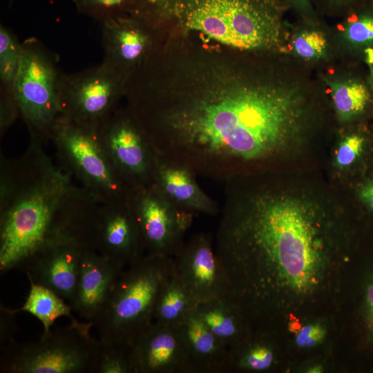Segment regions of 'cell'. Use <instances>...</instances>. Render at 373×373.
<instances>
[{
	"label": "cell",
	"mask_w": 373,
	"mask_h": 373,
	"mask_svg": "<svg viewBox=\"0 0 373 373\" xmlns=\"http://www.w3.org/2000/svg\"><path fill=\"white\" fill-rule=\"evenodd\" d=\"M231 51L198 46L170 62L160 52L126 95L157 155L224 182L267 171L298 140L304 115L283 73Z\"/></svg>",
	"instance_id": "cell-1"
},
{
	"label": "cell",
	"mask_w": 373,
	"mask_h": 373,
	"mask_svg": "<svg viewBox=\"0 0 373 373\" xmlns=\"http://www.w3.org/2000/svg\"><path fill=\"white\" fill-rule=\"evenodd\" d=\"M30 139L16 160L1 156L0 271H25L46 247L69 238L90 249L99 202Z\"/></svg>",
	"instance_id": "cell-2"
},
{
	"label": "cell",
	"mask_w": 373,
	"mask_h": 373,
	"mask_svg": "<svg viewBox=\"0 0 373 373\" xmlns=\"http://www.w3.org/2000/svg\"><path fill=\"white\" fill-rule=\"evenodd\" d=\"M286 0H138L133 15L158 32L171 22L184 34L242 51L274 50L283 41Z\"/></svg>",
	"instance_id": "cell-3"
},
{
	"label": "cell",
	"mask_w": 373,
	"mask_h": 373,
	"mask_svg": "<svg viewBox=\"0 0 373 373\" xmlns=\"http://www.w3.org/2000/svg\"><path fill=\"white\" fill-rule=\"evenodd\" d=\"M173 272L169 256L144 254L127 265L93 322L100 343L128 353L153 323L157 299Z\"/></svg>",
	"instance_id": "cell-4"
},
{
	"label": "cell",
	"mask_w": 373,
	"mask_h": 373,
	"mask_svg": "<svg viewBox=\"0 0 373 373\" xmlns=\"http://www.w3.org/2000/svg\"><path fill=\"white\" fill-rule=\"evenodd\" d=\"M91 322L50 329L35 342L15 339L1 347V373H95L101 343Z\"/></svg>",
	"instance_id": "cell-5"
},
{
	"label": "cell",
	"mask_w": 373,
	"mask_h": 373,
	"mask_svg": "<svg viewBox=\"0 0 373 373\" xmlns=\"http://www.w3.org/2000/svg\"><path fill=\"white\" fill-rule=\"evenodd\" d=\"M60 168L99 202L128 200L133 190L122 179L96 129L59 116L51 133Z\"/></svg>",
	"instance_id": "cell-6"
},
{
	"label": "cell",
	"mask_w": 373,
	"mask_h": 373,
	"mask_svg": "<svg viewBox=\"0 0 373 373\" xmlns=\"http://www.w3.org/2000/svg\"><path fill=\"white\" fill-rule=\"evenodd\" d=\"M59 57L39 40L21 43V55L13 93L30 138L45 144L61 116Z\"/></svg>",
	"instance_id": "cell-7"
},
{
	"label": "cell",
	"mask_w": 373,
	"mask_h": 373,
	"mask_svg": "<svg viewBox=\"0 0 373 373\" xmlns=\"http://www.w3.org/2000/svg\"><path fill=\"white\" fill-rule=\"evenodd\" d=\"M125 84L103 63L72 74L61 73V115L97 129L119 107L125 97Z\"/></svg>",
	"instance_id": "cell-8"
},
{
	"label": "cell",
	"mask_w": 373,
	"mask_h": 373,
	"mask_svg": "<svg viewBox=\"0 0 373 373\" xmlns=\"http://www.w3.org/2000/svg\"><path fill=\"white\" fill-rule=\"evenodd\" d=\"M96 131L118 173L132 189L153 184L156 152L127 106L118 107Z\"/></svg>",
	"instance_id": "cell-9"
},
{
	"label": "cell",
	"mask_w": 373,
	"mask_h": 373,
	"mask_svg": "<svg viewBox=\"0 0 373 373\" xmlns=\"http://www.w3.org/2000/svg\"><path fill=\"white\" fill-rule=\"evenodd\" d=\"M128 200L145 254L173 257L184 242L194 214L172 204L153 184L133 189Z\"/></svg>",
	"instance_id": "cell-10"
},
{
	"label": "cell",
	"mask_w": 373,
	"mask_h": 373,
	"mask_svg": "<svg viewBox=\"0 0 373 373\" xmlns=\"http://www.w3.org/2000/svg\"><path fill=\"white\" fill-rule=\"evenodd\" d=\"M173 271L198 305L225 296L228 281L210 234L193 235L173 257Z\"/></svg>",
	"instance_id": "cell-11"
},
{
	"label": "cell",
	"mask_w": 373,
	"mask_h": 373,
	"mask_svg": "<svg viewBox=\"0 0 373 373\" xmlns=\"http://www.w3.org/2000/svg\"><path fill=\"white\" fill-rule=\"evenodd\" d=\"M102 23V63L125 82L156 52L153 37L158 32L133 15L108 18Z\"/></svg>",
	"instance_id": "cell-12"
},
{
	"label": "cell",
	"mask_w": 373,
	"mask_h": 373,
	"mask_svg": "<svg viewBox=\"0 0 373 373\" xmlns=\"http://www.w3.org/2000/svg\"><path fill=\"white\" fill-rule=\"evenodd\" d=\"M92 249L126 267L144 254L139 227L128 200L100 202L93 224Z\"/></svg>",
	"instance_id": "cell-13"
},
{
	"label": "cell",
	"mask_w": 373,
	"mask_h": 373,
	"mask_svg": "<svg viewBox=\"0 0 373 373\" xmlns=\"http://www.w3.org/2000/svg\"><path fill=\"white\" fill-rule=\"evenodd\" d=\"M128 357L131 373H191L178 328L154 321L135 340Z\"/></svg>",
	"instance_id": "cell-14"
},
{
	"label": "cell",
	"mask_w": 373,
	"mask_h": 373,
	"mask_svg": "<svg viewBox=\"0 0 373 373\" xmlns=\"http://www.w3.org/2000/svg\"><path fill=\"white\" fill-rule=\"evenodd\" d=\"M84 242L69 238L52 243L36 254L27 265V277L52 290L73 306Z\"/></svg>",
	"instance_id": "cell-15"
},
{
	"label": "cell",
	"mask_w": 373,
	"mask_h": 373,
	"mask_svg": "<svg viewBox=\"0 0 373 373\" xmlns=\"http://www.w3.org/2000/svg\"><path fill=\"white\" fill-rule=\"evenodd\" d=\"M126 267L91 249L82 252L73 309L93 323Z\"/></svg>",
	"instance_id": "cell-16"
},
{
	"label": "cell",
	"mask_w": 373,
	"mask_h": 373,
	"mask_svg": "<svg viewBox=\"0 0 373 373\" xmlns=\"http://www.w3.org/2000/svg\"><path fill=\"white\" fill-rule=\"evenodd\" d=\"M195 175L187 166L156 153L153 184L160 193L180 209L193 214H217L216 202L201 189Z\"/></svg>",
	"instance_id": "cell-17"
},
{
	"label": "cell",
	"mask_w": 373,
	"mask_h": 373,
	"mask_svg": "<svg viewBox=\"0 0 373 373\" xmlns=\"http://www.w3.org/2000/svg\"><path fill=\"white\" fill-rule=\"evenodd\" d=\"M178 328L186 352L191 373L227 372L229 349L204 323L195 308Z\"/></svg>",
	"instance_id": "cell-18"
},
{
	"label": "cell",
	"mask_w": 373,
	"mask_h": 373,
	"mask_svg": "<svg viewBox=\"0 0 373 373\" xmlns=\"http://www.w3.org/2000/svg\"><path fill=\"white\" fill-rule=\"evenodd\" d=\"M195 311L211 332L229 349L245 338V315L240 307L227 297L200 303Z\"/></svg>",
	"instance_id": "cell-19"
},
{
	"label": "cell",
	"mask_w": 373,
	"mask_h": 373,
	"mask_svg": "<svg viewBox=\"0 0 373 373\" xmlns=\"http://www.w3.org/2000/svg\"><path fill=\"white\" fill-rule=\"evenodd\" d=\"M27 278L30 283L28 295L21 307L10 309L12 312H26L36 317L43 325V334L50 332L55 321L61 316H66L73 323H82L74 316L73 307L65 300L49 288Z\"/></svg>",
	"instance_id": "cell-20"
},
{
	"label": "cell",
	"mask_w": 373,
	"mask_h": 373,
	"mask_svg": "<svg viewBox=\"0 0 373 373\" xmlns=\"http://www.w3.org/2000/svg\"><path fill=\"white\" fill-rule=\"evenodd\" d=\"M197 304L174 271L162 287L154 311V322L178 327Z\"/></svg>",
	"instance_id": "cell-21"
},
{
	"label": "cell",
	"mask_w": 373,
	"mask_h": 373,
	"mask_svg": "<svg viewBox=\"0 0 373 373\" xmlns=\"http://www.w3.org/2000/svg\"><path fill=\"white\" fill-rule=\"evenodd\" d=\"M337 115L347 122L361 114L370 100L366 86L356 81L329 82Z\"/></svg>",
	"instance_id": "cell-22"
},
{
	"label": "cell",
	"mask_w": 373,
	"mask_h": 373,
	"mask_svg": "<svg viewBox=\"0 0 373 373\" xmlns=\"http://www.w3.org/2000/svg\"><path fill=\"white\" fill-rule=\"evenodd\" d=\"M21 43L14 33L2 24L0 26V90L13 93L19 67Z\"/></svg>",
	"instance_id": "cell-23"
},
{
	"label": "cell",
	"mask_w": 373,
	"mask_h": 373,
	"mask_svg": "<svg viewBox=\"0 0 373 373\" xmlns=\"http://www.w3.org/2000/svg\"><path fill=\"white\" fill-rule=\"evenodd\" d=\"M79 12L103 21L119 15H130L138 0H73Z\"/></svg>",
	"instance_id": "cell-24"
},
{
	"label": "cell",
	"mask_w": 373,
	"mask_h": 373,
	"mask_svg": "<svg viewBox=\"0 0 373 373\" xmlns=\"http://www.w3.org/2000/svg\"><path fill=\"white\" fill-rule=\"evenodd\" d=\"M296 54L303 59H312L323 56L327 48V40L319 31H305L293 41Z\"/></svg>",
	"instance_id": "cell-25"
},
{
	"label": "cell",
	"mask_w": 373,
	"mask_h": 373,
	"mask_svg": "<svg viewBox=\"0 0 373 373\" xmlns=\"http://www.w3.org/2000/svg\"><path fill=\"white\" fill-rule=\"evenodd\" d=\"M95 373H131L128 353L101 343Z\"/></svg>",
	"instance_id": "cell-26"
},
{
	"label": "cell",
	"mask_w": 373,
	"mask_h": 373,
	"mask_svg": "<svg viewBox=\"0 0 373 373\" xmlns=\"http://www.w3.org/2000/svg\"><path fill=\"white\" fill-rule=\"evenodd\" d=\"M365 144V137L358 133L345 136L340 142L336 153V164L339 169L350 167L360 157Z\"/></svg>",
	"instance_id": "cell-27"
},
{
	"label": "cell",
	"mask_w": 373,
	"mask_h": 373,
	"mask_svg": "<svg viewBox=\"0 0 373 373\" xmlns=\"http://www.w3.org/2000/svg\"><path fill=\"white\" fill-rule=\"evenodd\" d=\"M354 21L346 26L345 36L354 44H370L373 41V11H361Z\"/></svg>",
	"instance_id": "cell-28"
},
{
	"label": "cell",
	"mask_w": 373,
	"mask_h": 373,
	"mask_svg": "<svg viewBox=\"0 0 373 373\" xmlns=\"http://www.w3.org/2000/svg\"><path fill=\"white\" fill-rule=\"evenodd\" d=\"M20 115L14 93L0 91V132L1 136Z\"/></svg>",
	"instance_id": "cell-29"
},
{
	"label": "cell",
	"mask_w": 373,
	"mask_h": 373,
	"mask_svg": "<svg viewBox=\"0 0 373 373\" xmlns=\"http://www.w3.org/2000/svg\"><path fill=\"white\" fill-rule=\"evenodd\" d=\"M324 336L325 330L320 325H308L300 329L296 341L300 347H311L319 343L324 338Z\"/></svg>",
	"instance_id": "cell-30"
},
{
	"label": "cell",
	"mask_w": 373,
	"mask_h": 373,
	"mask_svg": "<svg viewBox=\"0 0 373 373\" xmlns=\"http://www.w3.org/2000/svg\"><path fill=\"white\" fill-rule=\"evenodd\" d=\"M16 314L10 309L1 305V343L4 345L14 339L15 333L14 316Z\"/></svg>",
	"instance_id": "cell-31"
},
{
	"label": "cell",
	"mask_w": 373,
	"mask_h": 373,
	"mask_svg": "<svg viewBox=\"0 0 373 373\" xmlns=\"http://www.w3.org/2000/svg\"><path fill=\"white\" fill-rule=\"evenodd\" d=\"M312 3L313 0H311ZM361 0H314L323 9L329 12L347 11Z\"/></svg>",
	"instance_id": "cell-32"
},
{
	"label": "cell",
	"mask_w": 373,
	"mask_h": 373,
	"mask_svg": "<svg viewBox=\"0 0 373 373\" xmlns=\"http://www.w3.org/2000/svg\"><path fill=\"white\" fill-rule=\"evenodd\" d=\"M290 8L295 9L303 17L310 20L315 15L311 0H286Z\"/></svg>",
	"instance_id": "cell-33"
},
{
	"label": "cell",
	"mask_w": 373,
	"mask_h": 373,
	"mask_svg": "<svg viewBox=\"0 0 373 373\" xmlns=\"http://www.w3.org/2000/svg\"><path fill=\"white\" fill-rule=\"evenodd\" d=\"M358 195L362 202L373 210V178L360 186Z\"/></svg>",
	"instance_id": "cell-34"
},
{
	"label": "cell",
	"mask_w": 373,
	"mask_h": 373,
	"mask_svg": "<svg viewBox=\"0 0 373 373\" xmlns=\"http://www.w3.org/2000/svg\"><path fill=\"white\" fill-rule=\"evenodd\" d=\"M366 307L369 325L373 332V278L367 289Z\"/></svg>",
	"instance_id": "cell-35"
},
{
	"label": "cell",
	"mask_w": 373,
	"mask_h": 373,
	"mask_svg": "<svg viewBox=\"0 0 373 373\" xmlns=\"http://www.w3.org/2000/svg\"><path fill=\"white\" fill-rule=\"evenodd\" d=\"M321 370H322V369H321V367H319V366H315V367L311 368V369L309 370V372H314V373H316V372H321Z\"/></svg>",
	"instance_id": "cell-36"
},
{
	"label": "cell",
	"mask_w": 373,
	"mask_h": 373,
	"mask_svg": "<svg viewBox=\"0 0 373 373\" xmlns=\"http://www.w3.org/2000/svg\"><path fill=\"white\" fill-rule=\"evenodd\" d=\"M372 79H373V68H372Z\"/></svg>",
	"instance_id": "cell-37"
},
{
	"label": "cell",
	"mask_w": 373,
	"mask_h": 373,
	"mask_svg": "<svg viewBox=\"0 0 373 373\" xmlns=\"http://www.w3.org/2000/svg\"><path fill=\"white\" fill-rule=\"evenodd\" d=\"M12 1H13V0H10V3H12Z\"/></svg>",
	"instance_id": "cell-38"
}]
</instances>
